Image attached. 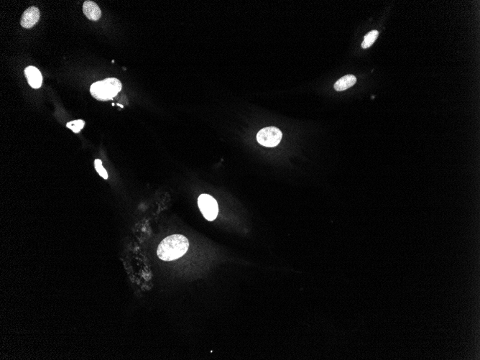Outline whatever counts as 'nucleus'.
Instances as JSON below:
<instances>
[{
	"mask_svg": "<svg viewBox=\"0 0 480 360\" xmlns=\"http://www.w3.org/2000/svg\"><path fill=\"white\" fill-rule=\"evenodd\" d=\"M41 17L39 10L36 7H31L24 11L21 19V25L24 28H31L38 22Z\"/></svg>",
	"mask_w": 480,
	"mask_h": 360,
	"instance_id": "obj_5",
	"label": "nucleus"
},
{
	"mask_svg": "<svg viewBox=\"0 0 480 360\" xmlns=\"http://www.w3.org/2000/svg\"><path fill=\"white\" fill-rule=\"evenodd\" d=\"M357 82V78L354 75H346L341 78L334 84V90L337 91H345V90L353 87Z\"/></svg>",
	"mask_w": 480,
	"mask_h": 360,
	"instance_id": "obj_8",
	"label": "nucleus"
},
{
	"mask_svg": "<svg viewBox=\"0 0 480 360\" xmlns=\"http://www.w3.org/2000/svg\"><path fill=\"white\" fill-rule=\"evenodd\" d=\"M187 238L181 234H173L162 240L157 249L159 258L164 261H173L183 257L189 249Z\"/></svg>",
	"mask_w": 480,
	"mask_h": 360,
	"instance_id": "obj_1",
	"label": "nucleus"
},
{
	"mask_svg": "<svg viewBox=\"0 0 480 360\" xmlns=\"http://www.w3.org/2000/svg\"><path fill=\"white\" fill-rule=\"evenodd\" d=\"M282 137V132L275 127H268L262 129L257 135L258 142L261 145L268 148L277 146L281 142Z\"/></svg>",
	"mask_w": 480,
	"mask_h": 360,
	"instance_id": "obj_3",
	"label": "nucleus"
},
{
	"mask_svg": "<svg viewBox=\"0 0 480 360\" xmlns=\"http://www.w3.org/2000/svg\"><path fill=\"white\" fill-rule=\"evenodd\" d=\"M198 204L200 211L208 221H214L217 218L218 213V203L212 196L201 194L198 198Z\"/></svg>",
	"mask_w": 480,
	"mask_h": 360,
	"instance_id": "obj_4",
	"label": "nucleus"
},
{
	"mask_svg": "<svg viewBox=\"0 0 480 360\" xmlns=\"http://www.w3.org/2000/svg\"><path fill=\"white\" fill-rule=\"evenodd\" d=\"M94 166H95L96 171L99 176H102L105 179H108V172L104 168L103 165H102V162L99 159H96L95 161H94Z\"/></svg>",
	"mask_w": 480,
	"mask_h": 360,
	"instance_id": "obj_11",
	"label": "nucleus"
},
{
	"mask_svg": "<svg viewBox=\"0 0 480 360\" xmlns=\"http://www.w3.org/2000/svg\"><path fill=\"white\" fill-rule=\"evenodd\" d=\"M379 33L377 30H372L365 35L363 42L362 44V47L363 49H367L371 46L377 38H378Z\"/></svg>",
	"mask_w": 480,
	"mask_h": 360,
	"instance_id": "obj_9",
	"label": "nucleus"
},
{
	"mask_svg": "<svg viewBox=\"0 0 480 360\" xmlns=\"http://www.w3.org/2000/svg\"><path fill=\"white\" fill-rule=\"evenodd\" d=\"M83 12L90 21H99L102 16V11L99 6L92 1H86L84 3Z\"/></svg>",
	"mask_w": 480,
	"mask_h": 360,
	"instance_id": "obj_7",
	"label": "nucleus"
},
{
	"mask_svg": "<svg viewBox=\"0 0 480 360\" xmlns=\"http://www.w3.org/2000/svg\"><path fill=\"white\" fill-rule=\"evenodd\" d=\"M24 75L30 87L39 89L42 85L43 76L41 71L34 67H28L24 69Z\"/></svg>",
	"mask_w": 480,
	"mask_h": 360,
	"instance_id": "obj_6",
	"label": "nucleus"
},
{
	"mask_svg": "<svg viewBox=\"0 0 480 360\" xmlns=\"http://www.w3.org/2000/svg\"><path fill=\"white\" fill-rule=\"evenodd\" d=\"M84 125H85L84 121L82 120V119H78V120H73L68 122L66 127L72 130L73 133H79L84 128Z\"/></svg>",
	"mask_w": 480,
	"mask_h": 360,
	"instance_id": "obj_10",
	"label": "nucleus"
},
{
	"mask_svg": "<svg viewBox=\"0 0 480 360\" xmlns=\"http://www.w3.org/2000/svg\"><path fill=\"white\" fill-rule=\"evenodd\" d=\"M122 83L116 78H108L105 80L94 83L90 91L93 97L100 101L111 99L122 90Z\"/></svg>",
	"mask_w": 480,
	"mask_h": 360,
	"instance_id": "obj_2",
	"label": "nucleus"
}]
</instances>
